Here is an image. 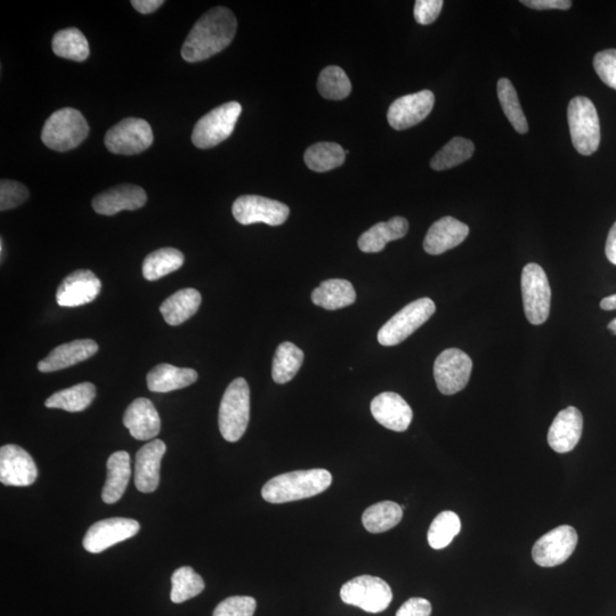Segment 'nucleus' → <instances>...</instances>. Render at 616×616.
<instances>
[{
    "label": "nucleus",
    "instance_id": "obj_29",
    "mask_svg": "<svg viewBox=\"0 0 616 616\" xmlns=\"http://www.w3.org/2000/svg\"><path fill=\"white\" fill-rule=\"evenodd\" d=\"M355 301L356 293L352 283L343 279L323 281L312 293L313 304L328 311L340 310Z\"/></svg>",
    "mask_w": 616,
    "mask_h": 616
},
{
    "label": "nucleus",
    "instance_id": "obj_51",
    "mask_svg": "<svg viewBox=\"0 0 616 616\" xmlns=\"http://www.w3.org/2000/svg\"><path fill=\"white\" fill-rule=\"evenodd\" d=\"M0 247H2V249H0V251H2V261L4 259V241L2 239V243H0Z\"/></svg>",
    "mask_w": 616,
    "mask_h": 616
},
{
    "label": "nucleus",
    "instance_id": "obj_3",
    "mask_svg": "<svg viewBox=\"0 0 616 616\" xmlns=\"http://www.w3.org/2000/svg\"><path fill=\"white\" fill-rule=\"evenodd\" d=\"M250 419V389L243 378H237L226 388L218 413V425L224 439L238 442L246 433Z\"/></svg>",
    "mask_w": 616,
    "mask_h": 616
},
{
    "label": "nucleus",
    "instance_id": "obj_9",
    "mask_svg": "<svg viewBox=\"0 0 616 616\" xmlns=\"http://www.w3.org/2000/svg\"><path fill=\"white\" fill-rule=\"evenodd\" d=\"M340 598L347 605L359 607L368 613L384 612L392 603L391 587L383 579L362 575L345 583Z\"/></svg>",
    "mask_w": 616,
    "mask_h": 616
},
{
    "label": "nucleus",
    "instance_id": "obj_14",
    "mask_svg": "<svg viewBox=\"0 0 616 616\" xmlns=\"http://www.w3.org/2000/svg\"><path fill=\"white\" fill-rule=\"evenodd\" d=\"M141 525L131 518H108L96 522L84 538V548L91 554H100L117 543L126 541L140 532Z\"/></svg>",
    "mask_w": 616,
    "mask_h": 616
},
{
    "label": "nucleus",
    "instance_id": "obj_2",
    "mask_svg": "<svg viewBox=\"0 0 616 616\" xmlns=\"http://www.w3.org/2000/svg\"><path fill=\"white\" fill-rule=\"evenodd\" d=\"M331 483L332 476L326 469L297 470L272 478L264 485L262 496L270 504H286L318 496Z\"/></svg>",
    "mask_w": 616,
    "mask_h": 616
},
{
    "label": "nucleus",
    "instance_id": "obj_42",
    "mask_svg": "<svg viewBox=\"0 0 616 616\" xmlns=\"http://www.w3.org/2000/svg\"><path fill=\"white\" fill-rule=\"evenodd\" d=\"M29 198V191L23 184L10 180L0 182V210L6 212L19 207Z\"/></svg>",
    "mask_w": 616,
    "mask_h": 616
},
{
    "label": "nucleus",
    "instance_id": "obj_17",
    "mask_svg": "<svg viewBox=\"0 0 616 616\" xmlns=\"http://www.w3.org/2000/svg\"><path fill=\"white\" fill-rule=\"evenodd\" d=\"M102 283L89 270H78L64 279L56 293V302L62 307H79L95 301Z\"/></svg>",
    "mask_w": 616,
    "mask_h": 616
},
{
    "label": "nucleus",
    "instance_id": "obj_27",
    "mask_svg": "<svg viewBox=\"0 0 616 616\" xmlns=\"http://www.w3.org/2000/svg\"><path fill=\"white\" fill-rule=\"evenodd\" d=\"M198 380V372L189 368H177L162 363L153 368L148 375V387L154 393H169L188 387Z\"/></svg>",
    "mask_w": 616,
    "mask_h": 616
},
{
    "label": "nucleus",
    "instance_id": "obj_5",
    "mask_svg": "<svg viewBox=\"0 0 616 616\" xmlns=\"http://www.w3.org/2000/svg\"><path fill=\"white\" fill-rule=\"evenodd\" d=\"M573 147L582 156H591L601 143V123L593 102L588 97L577 96L567 108Z\"/></svg>",
    "mask_w": 616,
    "mask_h": 616
},
{
    "label": "nucleus",
    "instance_id": "obj_30",
    "mask_svg": "<svg viewBox=\"0 0 616 616\" xmlns=\"http://www.w3.org/2000/svg\"><path fill=\"white\" fill-rule=\"evenodd\" d=\"M96 396L92 383H81L54 393L45 401V407L68 412H81L91 405Z\"/></svg>",
    "mask_w": 616,
    "mask_h": 616
},
{
    "label": "nucleus",
    "instance_id": "obj_45",
    "mask_svg": "<svg viewBox=\"0 0 616 616\" xmlns=\"http://www.w3.org/2000/svg\"><path fill=\"white\" fill-rule=\"evenodd\" d=\"M432 605L424 598H410L405 602L396 616H431Z\"/></svg>",
    "mask_w": 616,
    "mask_h": 616
},
{
    "label": "nucleus",
    "instance_id": "obj_23",
    "mask_svg": "<svg viewBox=\"0 0 616 616\" xmlns=\"http://www.w3.org/2000/svg\"><path fill=\"white\" fill-rule=\"evenodd\" d=\"M469 228L451 216L443 217L428 230L424 240V249L429 255H442L464 242Z\"/></svg>",
    "mask_w": 616,
    "mask_h": 616
},
{
    "label": "nucleus",
    "instance_id": "obj_48",
    "mask_svg": "<svg viewBox=\"0 0 616 616\" xmlns=\"http://www.w3.org/2000/svg\"><path fill=\"white\" fill-rule=\"evenodd\" d=\"M605 254L607 259H609L612 264L616 265V222L609 232V237H607Z\"/></svg>",
    "mask_w": 616,
    "mask_h": 616
},
{
    "label": "nucleus",
    "instance_id": "obj_35",
    "mask_svg": "<svg viewBox=\"0 0 616 616\" xmlns=\"http://www.w3.org/2000/svg\"><path fill=\"white\" fill-rule=\"evenodd\" d=\"M52 46L54 54L63 59L84 62L89 56L88 40L83 32L76 28L56 32Z\"/></svg>",
    "mask_w": 616,
    "mask_h": 616
},
{
    "label": "nucleus",
    "instance_id": "obj_36",
    "mask_svg": "<svg viewBox=\"0 0 616 616\" xmlns=\"http://www.w3.org/2000/svg\"><path fill=\"white\" fill-rule=\"evenodd\" d=\"M498 97L502 110H504L509 123L513 125L515 131L520 134L529 132L528 120L524 115L520 100L515 87L507 78L498 81Z\"/></svg>",
    "mask_w": 616,
    "mask_h": 616
},
{
    "label": "nucleus",
    "instance_id": "obj_21",
    "mask_svg": "<svg viewBox=\"0 0 616 616\" xmlns=\"http://www.w3.org/2000/svg\"><path fill=\"white\" fill-rule=\"evenodd\" d=\"M583 417L579 409L569 407L558 413L548 433L550 448L557 453L571 452L580 442Z\"/></svg>",
    "mask_w": 616,
    "mask_h": 616
},
{
    "label": "nucleus",
    "instance_id": "obj_25",
    "mask_svg": "<svg viewBox=\"0 0 616 616\" xmlns=\"http://www.w3.org/2000/svg\"><path fill=\"white\" fill-rule=\"evenodd\" d=\"M108 476L102 491L105 504H116L124 496L132 476L131 457L126 451H118L110 456L107 464Z\"/></svg>",
    "mask_w": 616,
    "mask_h": 616
},
{
    "label": "nucleus",
    "instance_id": "obj_50",
    "mask_svg": "<svg viewBox=\"0 0 616 616\" xmlns=\"http://www.w3.org/2000/svg\"><path fill=\"white\" fill-rule=\"evenodd\" d=\"M607 328H609V330L612 331L614 335H616V319L611 321L609 323V326H607Z\"/></svg>",
    "mask_w": 616,
    "mask_h": 616
},
{
    "label": "nucleus",
    "instance_id": "obj_24",
    "mask_svg": "<svg viewBox=\"0 0 616 616\" xmlns=\"http://www.w3.org/2000/svg\"><path fill=\"white\" fill-rule=\"evenodd\" d=\"M99 345L92 339H79L54 348L46 358L38 363L40 372H55L76 366V364L92 358Z\"/></svg>",
    "mask_w": 616,
    "mask_h": 616
},
{
    "label": "nucleus",
    "instance_id": "obj_43",
    "mask_svg": "<svg viewBox=\"0 0 616 616\" xmlns=\"http://www.w3.org/2000/svg\"><path fill=\"white\" fill-rule=\"evenodd\" d=\"M594 68L603 83L616 91V50L597 53L594 58Z\"/></svg>",
    "mask_w": 616,
    "mask_h": 616
},
{
    "label": "nucleus",
    "instance_id": "obj_28",
    "mask_svg": "<svg viewBox=\"0 0 616 616\" xmlns=\"http://www.w3.org/2000/svg\"><path fill=\"white\" fill-rule=\"evenodd\" d=\"M201 305L198 290L186 288L168 297L160 306V312L169 326H180L196 314Z\"/></svg>",
    "mask_w": 616,
    "mask_h": 616
},
{
    "label": "nucleus",
    "instance_id": "obj_46",
    "mask_svg": "<svg viewBox=\"0 0 616 616\" xmlns=\"http://www.w3.org/2000/svg\"><path fill=\"white\" fill-rule=\"evenodd\" d=\"M523 5L533 8V10H569L572 6L571 0H522Z\"/></svg>",
    "mask_w": 616,
    "mask_h": 616
},
{
    "label": "nucleus",
    "instance_id": "obj_49",
    "mask_svg": "<svg viewBox=\"0 0 616 616\" xmlns=\"http://www.w3.org/2000/svg\"><path fill=\"white\" fill-rule=\"evenodd\" d=\"M602 310L604 311H614L616 310V294L605 297L601 302Z\"/></svg>",
    "mask_w": 616,
    "mask_h": 616
},
{
    "label": "nucleus",
    "instance_id": "obj_4",
    "mask_svg": "<svg viewBox=\"0 0 616 616\" xmlns=\"http://www.w3.org/2000/svg\"><path fill=\"white\" fill-rule=\"evenodd\" d=\"M89 126L81 112L64 108L46 120L42 131V141L47 148L58 152L74 150L88 136Z\"/></svg>",
    "mask_w": 616,
    "mask_h": 616
},
{
    "label": "nucleus",
    "instance_id": "obj_41",
    "mask_svg": "<svg viewBox=\"0 0 616 616\" xmlns=\"http://www.w3.org/2000/svg\"><path fill=\"white\" fill-rule=\"evenodd\" d=\"M256 606L253 597L233 596L218 604L213 616H254Z\"/></svg>",
    "mask_w": 616,
    "mask_h": 616
},
{
    "label": "nucleus",
    "instance_id": "obj_10",
    "mask_svg": "<svg viewBox=\"0 0 616 616\" xmlns=\"http://www.w3.org/2000/svg\"><path fill=\"white\" fill-rule=\"evenodd\" d=\"M104 143L112 153L133 156L151 147L152 128L144 119L127 118L110 129L105 135Z\"/></svg>",
    "mask_w": 616,
    "mask_h": 616
},
{
    "label": "nucleus",
    "instance_id": "obj_38",
    "mask_svg": "<svg viewBox=\"0 0 616 616\" xmlns=\"http://www.w3.org/2000/svg\"><path fill=\"white\" fill-rule=\"evenodd\" d=\"M205 581L190 566L177 569L172 577L170 599L175 604H182L197 597L205 590Z\"/></svg>",
    "mask_w": 616,
    "mask_h": 616
},
{
    "label": "nucleus",
    "instance_id": "obj_40",
    "mask_svg": "<svg viewBox=\"0 0 616 616\" xmlns=\"http://www.w3.org/2000/svg\"><path fill=\"white\" fill-rule=\"evenodd\" d=\"M318 88L324 99L332 101L344 100L352 92L350 78L342 68L335 66L321 71Z\"/></svg>",
    "mask_w": 616,
    "mask_h": 616
},
{
    "label": "nucleus",
    "instance_id": "obj_15",
    "mask_svg": "<svg viewBox=\"0 0 616 616\" xmlns=\"http://www.w3.org/2000/svg\"><path fill=\"white\" fill-rule=\"evenodd\" d=\"M435 96L431 91H421L397 99L387 113L389 125L396 131H404L425 120L432 112Z\"/></svg>",
    "mask_w": 616,
    "mask_h": 616
},
{
    "label": "nucleus",
    "instance_id": "obj_8",
    "mask_svg": "<svg viewBox=\"0 0 616 616\" xmlns=\"http://www.w3.org/2000/svg\"><path fill=\"white\" fill-rule=\"evenodd\" d=\"M522 296L526 319L540 326L549 318L551 289L547 274L536 263L526 265L522 272Z\"/></svg>",
    "mask_w": 616,
    "mask_h": 616
},
{
    "label": "nucleus",
    "instance_id": "obj_44",
    "mask_svg": "<svg viewBox=\"0 0 616 616\" xmlns=\"http://www.w3.org/2000/svg\"><path fill=\"white\" fill-rule=\"evenodd\" d=\"M444 3L442 0H418L415 4V19L421 26H428L439 18Z\"/></svg>",
    "mask_w": 616,
    "mask_h": 616
},
{
    "label": "nucleus",
    "instance_id": "obj_7",
    "mask_svg": "<svg viewBox=\"0 0 616 616\" xmlns=\"http://www.w3.org/2000/svg\"><path fill=\"white\" fill-rule=\"evenodd\" d=\"M435 311L436 306L431 298H420L403 307L379 330V344L383 346L401 344L431 319Z\"/></svg>",
    "mask_w": 616,
    "mask_h": 616
},
{
    "label": "nucleus",
    "instance_id": "obj_33",
    "mask_svg": "<svg viewBox=\"0 0 616 616\" xmlns=\"http://www.w3.org/2000/svg\"><path fill=\"white\" fill-rule=\"evenodd\" d=\"M304 362V353L293 343H282L275 352L272 377L277 384H287L297 375Z\"/></svg>",
    "mask_w": 616,
    "mask_h": 616
},
{
    "label": "nucleus",
    "instance_id": "obj_12",
    "mask_svg": "<svg viewBox=\"0 0 616 616\" xmlns=\"http://www.w3.org/2000/svg\"><path fill=\"white\" fill-rule=\"evenodd\" d=\"M578 545V533L570 525L558 526L541 537L532 549L534 563L555 567L569 559Z\"/></svg>",
    "mask_w": 616,
    "mask_h": 616
},
{
    "label": "nucleus",
    "instance_id": "obj_16",
    "mask_svg": "<svg viewBox=\"0 0 616 616\" xmlns=\"http://www.w3.org/2000/svg\"><path fill=\"white\" fill-rule=\"evenodd\" d=\"M38 469L29 453L18 445L0 449V482L6 486H30L37 480Z\"/></svg>",
    "mask_w": 616,
    "mask_h": 616
},
{
    "label": "nucleus",
    "instance_id": "obj_20",
    "mask_svg": "<svg viewBox=\"0 0 616 616\" xmlns=\"http://www.w3.org/2000/svg\"><path fill=\"white\" fill-rule=\"evenodd\" d=\"M167 447L161 440H153L137 452L135 461V485L143 493H152L160 483V467Z\"/></svg>",
    "mask_w": 616,
    "mask_h": 616
},
{
    "label": "nucleus",
    "instance_id": "obj_18",
    "mask_svg": "<svg viewBox=\"0 0 616 616\" xmlns=\"http://www.w3.org/2000/svg\"><path fill=\"white\" fill-rule=\"evenodd\" d=\"M372 416L378 423L394 432H405L409 428L413 412L410 405L399 394H379L371 402Z\"/></svg>",
    "mask_w": 616,
    "mask_h": 616
},
{
    "label": "nucleus",
    "instance_id": "obj_11",
    "mask_svg": "<svg viewBox=\"0 0 616 616\" xmlns=\"http://www.w3.org/2000/svg\"><path fill=\"white\" fill-rule=\"evenodd\" d=\"M473 361L458 348H449L434 363V378L439 391L444 395L457 394L464 389L472 375Z\"/></svg>",
    "mask_w": 616,
    "mask_h": 616
},
{
    "label": "nucleus",
    "instance_id": "obj_22",
    "mask_svg": "<svg viewBox=\"0 0 616 616\" xmlns=\"http://www.w3.org/2000/svg\"><path fill=\"white\" fill-rule=\"evenodd\" d=\"M123 421L129 433L139 441H150L161 431L159 413L154 404L144 397L136 399L129 405Z\"/></svg>",
    "mask_w": 616,
    "mask_h": 616
},
{
    "label": "nucleus",
    "instance_id": "obj_13",
    "mask_svg": "<svg viewBox=\"0 0 616 616\" xmlns=\"http://www.w3.org/2000/svg\"><path fill=\"white\" fill-rule=\"evenodd\" d=\"M232 213L240 224L264 223L279 226L288 220L290 209L277 200L259 196H242L234 201Z\"/></svg>",
    "mask_w": 616,
    "mask_h": 616
},
{
    "label": "nucleus",
    "instance_id": "obj_19",
    "mask_svg": "<svg viewBox=\"0 0 616 616\" xmlns=\"http://www.w3.org/2000/svg\"><path fill=\"white\" fill-rule=\"evenodd\" d=\"M148 196L140 186L124 184L105 191L93 200L97 214L113 216L123 210H136L147 204Z\"/></svg>",
    "mask_w": 616,
    "mask_h": 616
},
{
    "label": "nucleus",
    "instance_id": "obj_34",
    "mask_svg": "<svg viewBox=\"0 0 616 616\" xmlns=\"http://www.w3.org/2000/svg\"><path fill=\"white\" fill-rule=\"evenodd\" d=\"M345 158V150L339 144L331 142L312 145L304 156L306 166L316 173H326L342 166Z\"/></svg>",
    "mask_w": 616,
    "mask_h": 616
},
{
    "label": "nucleus",
    "instance_id": "obj_1",
    "mask_svg": "<svg viewBox=\"0 0 616 616\" xmlns=\"http://www.w3.org/2000/svg\"><path fill=\"white\" fill-rule=\"evenodd\" d=\"M237 27V19L229 8H212L194 24L186 38L182 47L183 59L196 63L221 53L232 43Z\"/></svg>",
    "mask_w": 616,
    "mask_h": 616
},
{
    "label": "nucleus",
    "instance_id": "obj_6",
    "mask_svg": "<svg viewBox=\"0 0 616 616\" xmlns=\"http://www.w3.org/2000/svg\"><path fill=\"white\" fill-rule=\"evenodd\" d=\"M242 107L238 102H229L210 111L202 117L192 133V142L199 149H212L221 144L234 132L241 115Z\"/></svg>",
    "mask_w": 616,
    "mask_h": 616
},
{
    "label": "nucleus",
    "instance_id": "obj_39",
    "mask_svg": "<svg viewBox=\"0 0 616 616\" xmlns=\"http://www.w3.org/2000/svg\"><path fill=\"white\" fill-rule=\"evenodd\" d=\"M461 531L460 518L456 513H441L433 521L428 531V543L433 549L440 550L448 547Z\"/></svg>",
    "mask_w": 616,
    "mask_h": 616
},
{
    "label": "nucleus",
    "instance_id": "obj_47",
    "mask_svg": "<svg viewBox=\"0 0 616 616\" xmlns=\"http://www.w3.org/2000/svg\"><path fill=\"white\" fill-rule=\"evenodd\" d=\"M164 4L165 2H162V0H134V2H132L135 10L142 14L156 12Z\"/></svg>",
    "mask_w": 616,
    "mask_h": 616
},
{
    "label": "nucleus",
    "instance_id": "obj_26",
    "mask_svg": "<svg viewBox=\"0 0 616 616\" xmlns=\"http://www.w3.org/2000/svg\"><path fill=\"white\" fill-rule=\"evenodd\" d=\"M409 231V222L404 217L396 216L388 222L378 223L364 232L359 239V248L363 253H380L388 242L405 237Z\"/></svg>",
    "mask_w": 616,
    "mask_h": 616
},
{
    "label": "nucleus",
    "instance_id": "obj_37",
    "mask_svg": "<svg viewBox=\"0 0 616 616\" xmlns=\"http://www.w3.org/2000/svg\"><path fill=\"white\" fill-rule=\"evenodd\" d=\"M474 152L475 145L472 141L455 137L435 154L431 160V167L437 172L457 167L472 158Z\"/></svg>",
    "mask_w": 616,
    "mask_h": 616
},
{
    "label": "nucleus",
    "instance_id": "obj_32",
    "mask_svg": "<svg viewBox=\"0 0 616 616\" xmlns=\"http://www.w3.org/2000/svg\"><path fill=\"white\" fill-rule=\"evenodd\" d=\"M403 509L393 501L378 502L369 507L362 516L364 528L370 533H384L402 521Z\"/></svg>",
    "mask_w": 616,
    "mask_h": 616
},
{
    "label": "nucleus",
    "instance_id": "obj_31",
    "mask_svg": "<svg viewBox=\"0 0 616 616\" xmlns=\"http://www.w3.org/2000/svg\"><path fill=\"white\" fill-rule=\"evenodd\" d=\"M184 264V255L175 248H161L153 251L144 259L143 277L148 281H156L166 275L180 270Z\"/></svg>",
    "mask_w": 616,
    "mask_h": 616
}]
</instances>
